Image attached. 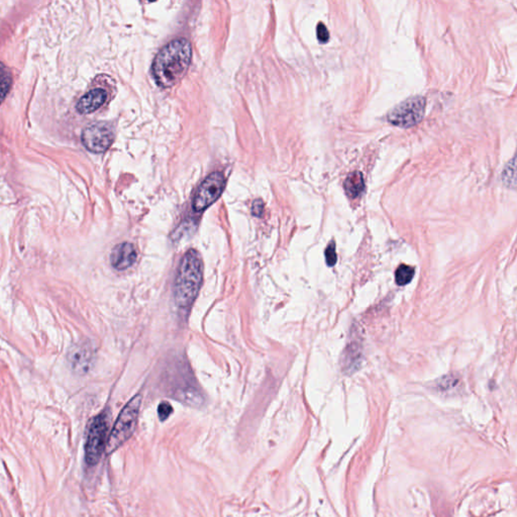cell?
I'll return each instance as SVG.
<instances>
[{
	"label": "cell",
	"instance_id": "obj_3",
	"mask_svg": "<svg viewBox=\"0 0 517 517\" xmlns=\"http://www.w3.org/2000/svg\"><path fill=\"white\" fill-rule=\"evenodd\" d=\"M141 403H142V395L136 394L119 413L107 442V454H111L119 447L123 446L135 432Z\"/></svg>",
	"mask_w": 517,
	"mask_h": 517
},
{
	"label": "cell",
	"instance_id": "obj_7",
	"mask_svg": "<svg viewBox=\"0 0 517 517\" xmlns=\"http://www.w3.org/2000/svg\"><path fill=\"white\" fill-rule=\"evenodd\" d=\"M81 140L86 149L100 154L109 149L114 143V134L109 124H92L83 131Z\"/></svg>",
	"mask_w": 517,
	"mask_h": 517
},
{
	"label": "cell",
	"instance_id": "obj_8",
	"mask_svg": "<svg viewBox=\"0 0 517 517\" xmlns=\"http://www.w3.org/2000/svg\"><path fill=\"white\" fill-rule=\"evenodd\" d=\"M94 352L89 343L75 344L69 349L67 360L74 373L83 375L87 373L92 366Z\"/></svg>",
	"mask_w": 517,
	"mask_h": 517
},
{
	"label": "cell",
	"instance_id": "obj_10",
	"mask_svg": "<svg viewBox=\"0 0 517 517\" xmlns=\"http://www.w3.org/2000/svg\"><path fill=\"white\" fill-rule=\"evenodd\" d=\"M107 99V92L104 89H93L86 93L79 99L77 107L78 112L82 114H91L99 109Z\"/></svg>",
	"mask_w": 517,
	"mask_h": 517
},
{
	"label": "cell",
	"instance_id": "obj_15",
	"mask_svg": "<svg viewBox=\"0 0 517 517\" xmlns=\"http://www.w3.org/2000/svg\"><path fill=\"white\" fill-rule=\"evenodd\" d=\"M173 413V408L168 402H162L158 408V414H159L160 420L164 421L171 415Z\"/></svg>",
	"mask_w": 517,
	"mask_h": 517
},
{
	"label": "cell",
	"instance_id": "obj_1",
	"mask_svg": "<svg viewBox=\"0 0 517 517\" xmlns=\"http://www.w3.org/2000/svg\"><path fill=\"white\" fill-rule=\"evenodd\" d=\"M192 49L186 39H175L158 53L152 65V75L162 88L176 85L190 65Z\"/></svg>",
	"mask_w": 517,
	"mask_h": 517
},
{
	"label": "cell",
	"instance_id": "obj_2",
	"mask_svg": "<svg viewBox=\"0 0 517 517\" xmlns=\"http://www.w3.org/2000/svg\"><path fill=\"white\" fill-rule=\"evenodd\" d=\"M203 279V262L196 250L187 251L182 258L174 283L175 303L187 310L197 298Z\"/></svg>",
	"mask_w": 517,
	"mask_h": 517
},
{
	"label": "cell",
	"instance_id": "obj_12",
	"mask_svg": "<svg viewBox=\"0 0 517 517\" xmlns=\"http://www.w3.org/2000/svg\"><path fill=\"white\" fill-rule=\"evenodd\" d=\"M13 85V76L6 65L0 63V104L6 99Z\"/></svg>",
	"mask_w": 517,
	"mask_h": 517
},
{
	"label": "cell",
	"instance_id": "obj_6",
	"mask_svg": "<svg viewBox=\"0 0 517 517\" xmlns=\"http://www.w3.org/2000/svg\"><path fill=\"white\" fill-rule=\"evenodd\" d=\"M425 109V98L420 97L409 98L397 105L388 114V121L401 128H410L423 119Z\"/></svg>",
	"mask_w": 517,
	"mask_h": 517
},
{
	"label": "cell",
	"instance_id": "obj_16",
	"mask_svg": "<svg viewBox=\"0 0 517 517\" xmlns=\"http://www.w3.org/2000/svg\"><path fill=\"white\" fill-rule=\"evenodd\" d=\"M317 39L320 43H327L330 39V33L327 30V26L323 25L322 23H318L317 26Z\"/></svg>",
	"mask_w": 517,
	"mask_h": 517
},
{
	"label": "cell",
	"instance_id": "obj_17",
	"mask_svg": "<svg viewBox=\"0 0 517 517\" xmlns=\"http://www.w3.org/2000/svg\"><path fill=\"white\" fill-rule=\"evenodd\" d=\"M263 209H264V203L261 200H256L253 203L252 212L256 217H261L263 214Z\"/></svg>",
	"mask_w": 517,
	"mask_h": 517
},
{
	"label": "cell",
	"instance_id": "obj_11",
	"mask_svg": "<svg viewBox=\"0 0 517 517\" xmlns=\"http://www.w3.org/2000/svg\"><path fill=\"white\" fill-rule=\"evenodd\" d=\"M344 190L351 198H356L363 192L365 187L363 174L361 172H352L347 177L344 183Z\"/></svg>",
	"mask_w": 517,
	"mask_h": 517
},
{
	"label": "cell",
	"instance_id": "obj_9",
	"mask_svg": "<svg viewBox=\"0 0 517 517\" xmlns=\"http://www.w3.org/2000/svg\"><path fill=\"white\" fill-rule=\"evenodd\" d=\"M136 248L131 243H121L114 246L110 254V263L119 271L128 269L136 260Z\"/></svg>",
	"mask_w": 517,
	"mask_h": 517
},
{
	"label": "cell",
	"instance_id": "obj_4",
	"mask_svg": "<svg viewBox=\"0 0 517 517\" xmlns=\"http://www.w3.org/2000/svg\"><path fill=\"white\" fill-rule=\"evenodd\" d=\"M109 423L107 413H100L90 421L85 444V459L88 465H97L104 454L107 447Z\"/></svg>",
	"mask_w": 517,
	"mask_h": 517
},
{
	"label": "cell",
	"instance_id": "obj_14",
	"mask_svg": "<svg viewBox=\"0 0 517 517\" xmlns=\"http://www.w3.org/2000/svg\"><path fill=\"white\" fill-rule=\"evenodd\" d=\"M325 260L329 266H334L337 263V257L336 252V244L332 241L325 250Z\"/></svg>",
	"mask_w": 517,
	"mask_h": 517
},
{
	"label": "cell",
	"instance_id": "obj_5",
	"mask_svg": "<svg viewBox=\"0 0 517 517\" xmlns=\"http://www.w3.org/2000/svg\"><path fill=\"white\" fill-rule=\"evenodd\" d=\"M226 185V178L222 172H214L202 181L194 195V212H201L219 200Z\"/></svg>",
	"mask_w": 517,
	"mask_h": 517
},
{
	"label": "cell",
	"instance_id": "obj_13",
	"mask_svg": "<svg viewBox=\"0 0 517 517\" xmlns=\"http://www.w3.org/2000/svg\"><path fill=\"white\" fill-rule=\"evenodd\" d=\"M414 276V269L410 266L401 265L395 272V280L399 286L408 284Z\"/></svg>",
	"mask_w": 517,
	"mask_h": 517
}]
</instances>
